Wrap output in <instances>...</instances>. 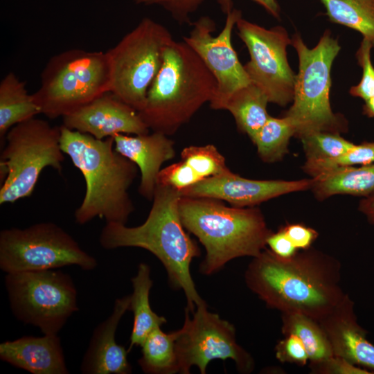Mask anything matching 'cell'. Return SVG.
Masks as SVG:
<instances>
[{
    "label": "cell",
    "instance_id": "obj_2",
    "mask_svg": "<svg viewBox=\"0 0 374 374\" xmlns=\"http://www.w3.org/2000/svg\"><path fill=\"white\" fill-rule=\"evenodd\" d=\"M179 192L157 185L152 205L145 222L129 227L106 222L99 237L105 249L139 247L154 255L164 266L172 287L182 290L190 314L204 301L199 295L190 274L194 258L200 256L196 242L186 233L179 216Z\"/></svg>",
    "mask_w": 374,
    "mask_h": 374
},
{
    "label": "cell",
    "instance_id": "obj_12",
    "mask_svg": "<svg viewBox=\"0 0 374 374\" xmlns=\"http://www.w3.org/2000/svg\"><path fill=\"white\" fill-rule=\"evenodd\" d=\"M185 310V320L177 330L176 351L178 373L188 374L196 366L202 374L213 360L232 359L238 371L250 373L255 367L252 356L236 341L233 324L208 310L205 301L198 305L190 317Z\"/></svg>",
    "mask_w": 374,
    "mask_h": 374
},
{
    "label": "cell",
    "instance_id": "obj_11",
    "mask_svg": "<svg viewBox=\"0 0 374 374\" xmlns=\"http://www.w3.org/2000/svg\"><path fill=\"white\" fill-rule=\"evenodd\" d=\"M97 265L94 257L53 222L37 223L24 229L12 227L0 232V268L6 273L70 265L91 271Z\"/></svg>",
    "mask_w": 374,
    "mask_h": 374
},
{
    "label": "cell",
    "instance_id": "obj_7",
    "mask_svg": "<svg viewBox=\"0 0 374 374\" xmlns=\"http://www.w3.org/2000/svg\"><path fill=\"white\" fill-rule=\"evenodd\" d=\"M107 91L110 70L107 53L73 48L50 58L33 96L41 114L53 119L77 111Z\"/></svg>",
    "mask_w": 374,
    "mask_h": 374
},
{
    "label": "cell",
    "instance_id": "obj_37",
    "mask_svg": "<svg viewBox=\"0 0 374 374\" xmlns=\"http://www.w3.org/2000/svg\"><path fill=\"white\" fill-rule=\"evenodd\" d=\"M281 227L298 250L310 248L319 235L315 229L303 224H287Z\"/></svg>",
    "mask_w": 374,
    "mask_h": 374
},
{
    "label": "cell",
    "instance_id": "obj_18",
    "mask_svg": "<svg viewBox=\"0 0 374 374\" xmlns=\"http://www.w3.org/2000/svg\"><path fill=\"white\" fill-rule=\"evenodd\" d=\"M130 295L116 299L111 314L94 329L82 358L80 371L84 374H128L132 366L125 348L115 339L118 325L129 310Z\"/></svg>",
    "mask_w": 374,
    "mask_h": 374
},
{
    "label": "cell",
    "instance_id": "obj_13",
    "mask_svg": "<svg viewBox=\"0 0 374 374\" xmlns=\"http://www.w3.org/2000/svg\"><path fill=\"white\" fill-rule=\"evenodd\" d=\"M236 26L249 53L244 67L251 82L266 93L269 103L285 107L292 102L296 74L287 60L292 40L287 30L282 26L267 29L242 17Z\"/></svg>",
    "mask_w": 374,
    "mask_h": 374
},
{
    "label": "cell",
    "instance_id": "obj_14",
    "mask_svg": "<svg viewBox=\"0 0 374 374\" xmlns=\"http://www.w3.org/2000/svg\"><path fill=\"white\" fill-rule=\"evenodd\" d=\"M241 17L239 10H229L222 30L216 36L212 35L215 30L213 20L202 17L193 23L189 35L184 37V41L198 55L216 80V91L209 103L215 110L224 109L233 93L251 83L231 42L233 27Z\"/></svg>",
    "mask_w": 374,
    "mask_h": 374
},
{
    "label": "cell",
    "instance_id": "obj_17",
    "mask_svg": "<svg viewBox=\"0 0 374 374\" xmlns=\"http://www.w3.org/2000/svg\"><path fill=\"white\" fill-rule=\"evenodd\" d=\"M319 322L334 355L374 371V345L357 323L354 303L348 294Z\"/></svg>",
    "mask_w": 374,
    "mask_h": 374
},
{
    "label": "cell",
    "instance_id": "obj_8",
    "mask_svg": "<svg viewBox=\"0 0 374 374\" xmlns=\"http://www.w3.org/2000/svg\"><path fill=\"white\" fill-rule=\"evenodd\" d=\"M60 136V127L35 117L8 132L0 157L1 205L30 196L45 168L62 171Z\"/></svg>",
    "mask_w": 374,
    "mask_h": 374
},
{
    "label": "cell",
    "instance_id": "obj_10",
    "mask_svg": "<svg viewBox=\"0 0 374 374\" xmlns=\"http://www.w3.org/2000/svg\"><path fill=\"white\" fill-rule=\"evenodd\" d=\"M5 286L15 317L44 334H57L78 310L75 285L61 271L6 273Z\"/></svg>",
    "mask_w": 374,
    "mask_h": 374
},
{
    "label": "cell",
    "instance_id": "obj_30",
    "mask_svg": "<svg viewBox=\"0 0 374 374\" xmlns=\"http://www.w3.org/2000/svg\"><path fill=\"white\" fill-rule=\"evenodd\" d=\"M307 162L334 159L346 154L354 145L340 134L318 132L301 139Z\"/></svg>",
    "mask_w": 374,
    "mask_h": 374
},
{
    "label": "cell",
    "instance_id": "obj_21",
    "mask_svg": "<svg viewBox=\"0 0 374 374\" xmlns=\"http://www.w3.org/2000/svg\"><path fill=\"white\" fill-rule=\"evenodd\" d=\"M312 179L310 190L317 199L335 195L366 197L374 193V165L343 166Z\"/></svg>",
    "mask_w": 374,
    "mask_h": 374
},
{
    "label": "cell",
    "instance_id": "obj_23",
    "mask_svg": "<svg viewBox=\"0 0 374 374\" xmlns=\"http://www.w3.org/2000/svg\"><path fill=\"white\" fill-rule=\"evenodd\" d=\"M131 281L133 292L130 295L129 310L133 312L134 322L128 352L134 346H141L152 331L166 323V318L157 314L150 304V291L153 281L149 265L140 263Z\"/></svg>",
    "mask_w": 374,
    "mask_h": 374
},
{
    "label": "cell",
    "instance_id": "obj_27",
    "mask_svg": "<svg viewBox=\"0 0 374 374\" xmlns=\"http://www.w3.org/2000/svg\"><path fill=\"white\" fill-rule=\"evenodd\" d=\"M281 331L294 335L303 344L309 362H317L332 355L328 339L319 322L302 313L281 312Z\"/></svg>",
    "mask_w": 374,
    "mask_h": 374
},
{
    "label": "cell",
    "instance_id": "obj_36",
    "mask_svg": "<svg viewBox=\"0 0 374 374\" xmlns=\"http://www.w3.org/2000/svg\"><path fill=\"white\" fill-rule=\"evenodd\" d=\"M204 0H134L136 4L159 5L170 12L180 24L190 21L189 15L195 12Z\"/></svg>",
    "mask_w": 374,
    "mask_h": 374
},
{
    "label": "cell",
    "instance_id": "obj_32",
    "mask_svg": "<svg viewBox=\"0 0 374 374\" xmlns=\"http://www.w3.org/2000/svg\"><path fill=\"white\" fill-rule=\"evenodd\" d=\"M372 48L369 42L363 38L356 53L358 64L362 69V77L359 84L352 87L349 91L353 96L364 101L374 97V66L371 58Z\"/></svg>",
    "mask_w": 374,
    "mask_h": 374
},
{
    "label": "cell",
    "instance_id": "obj_26",
    "mask_svg": "<svg viewBox=\"0 0 374 374\" xmlns=\"http://www.w3.org/2000/svg\"><path fill=\"white\" fill-rule=\"evenodd\" d=\"M329 19L360 33L374 48V0H320Z\"/></svg>",
    "mask_w": 374,
    "mask_h": 374
},
{
    "label": "cell",
    "instance_id": "obj_9",
    "mask_svg": "<svg viewBox=\"0 0 374 374\" xmlns=\"http://www.w3.org/2000/svg\"><path fill=\"white\" fill-rule=\"evenodd\" d=\"M173 39L163 25L144 18L114 47L106 51L110 92L138 112L161 66L166 46Z\"/></svg>",
    "mask_w": 374,
    "mask_h": 374
},
{
    "label": "cell",
    "instance_id": "obj_34",
    "mask_svg": "<svg viewBox=\"0 0 374 374\" xmlns=\"http://www.w3.org/2000/svg\"><path fill=\"white\" fill-rule=\"evenodd\" d=\"M276 357L283 363L305 366L309 361L308 352L302 341L294 335H285L275 347Z\"/></svg>",
    "mask_w": 374,
    "mask_h": 374
},
{
    "label": "cell",
    "instance_id": "obj_1",
    "mask_svg": "<svg viewBox=\"0 0 374 374\" xmlns=\"http://www.w3.org/2000/svg\"><path fill=\"white\" fill-rule=\"evenodd\" d=\"M339 261L312 248L280 258L267 247L248 265V288L266 305L296 312L319 321L343 299Z\"/></svg>",
    "mask_w": 374,
    "mask_h": 374
},
{
    "label": "cell",
    "instance_id": "obj_28",
    "mask_svg": "<svg viewBox=\"0 0 374 374\" xmlns=\"http://www.w3.org/2000/svg\"><path fill=\"white\" fill-rule=\"evenodd\" d=\"M294 134V127L287 118L269 116L253 143L264 162L274 163L282 160L288 153L289 142Z\"/></svg>",
    "mask_w": 374,
    "mask_h": 374
},
{
    "label": "cell",
    "instance_id": "obj_3",
    "mask_svg": "<svg viewBox=\"0 0 374 374\" xmlns=\"http://www.w3.org/2000/svg\"><path fill=\"white\" fill-rule=\"evenodd\" d=\"M60 128L61 148L86 184L82 202L74 213L75 222L84 224L98 217L125 224L134 210L128 190L137 176V166L115 150L114 137L100 140L63 125Z\"/></svg>",
    "mask_w": 374,
    "mask_h": 374
},
{
    "label": "cell",
    "instance_id": "obj_22",
    "mask_svg": "<svg viewBox=\"0 0 374 374\" xmlns=\"http://www.w3.org/2000/svg\"><path fill=\"white\" fill-rule=\"evenodd\" d=\"M41 114L33 94H29L25 82L9 72L0 83V143L4 145L8 132L15 125Z\"/></svg>",
    "mask_w": 374,
    "mask_h": 374
},
{
    "label": "cell",
    "instance_id": "obj_25",
    "mask_svg": "<svg viewBox=\"0 0 374 374\" xmlns=\"http://www.w3.org/2000/svg\"><path fill=\"white\" fill-rule=\"evenodd\" d=\"M177 330L165 332L161 328L152 331L140 346L141 357L138 362L145 373H178L176 351Z\"/></svg>",
    "mask_w": 374,
    "mask_h": 374
},
{
    "label": "cell",
    "instance_id": "obj_20",
    "mask_svg": "<svg viewBox=\"0 0 374 374\" xmlns=\"http://www.w3.org/2000/svg\"><path fill=\"white\" fill-rule=\"evenodd\" d=\"M2 361L33 374H68L57 334L24 336L0 344Z\"/></svg>",
    "mask_w": 374,
    "mask_h": 374
},
{
    "label": "cell",
    "instance_id": "obj_24",
    "mask_svg": "<svg viewBox=\"0 0 374 374\" xmlns=\"http://www.w3.org/2000/svg\"><path fill=\"white\" fill-rule=\"evenodd\" d=\"M268 103L266 93L251 82L233 93L224 109L232 114L238 128L253 142L269 117L267 111Z\"/></svg>",
    "mask_w": 374,
    "mask_h": 374
},
{
    "label": "cell",
    "instance_id": "obj_41",
    "mask_svg": "<svg viewBox=\"0 0 374 374\" xmlns=\"http://www.w3.org/2000/svg\"><path fill=\"white\" fill-rule=\"evenodd\" d=\"M363 113L368 117H374V97L364 101Z\"/></svg>",
    "mask_w": 374,
    "mask_h": 374
},
{
    "label": "cell",
    "instance_id": "obj_35",
    "mask_svg": "<svg viewBox=\"0 0 374 374\" xmlns=\"http://www.w3.org/2000/svg\"><path fill=\"white\" fill-rule=\"evenodd\" d=\"M309 368L314 374H371L361 366H357L346 359L331 355L317 362H310Z\"/></svg>",
    "mask_w": 374,
    "mask_h": 374
},
{
    "label": "cell",
    "instance_id": "obj_6",
    "mask_svg": "<svg viewBox=\"0 0 374 374\" xmlns=\"http://www.w3.org/2000/svg\"><path fill=\"white\" fill-rule=\"evenodd\" d=\"M291 40L299 57V72L292 105L284 116L294 126V136L301 139L314 132H346L345 118L332 112L330 102L331 68L341 50L337 39L326 30L312 48L306 46L298 33Z\"/></svg>",
    "mask_w": 374,
    "mask_h": 374
},
{
    "label": "cell",
    "instance_id": "obj_19",
    "mask_svg": "<svg viewBox=\"0 0 374 374\" xmlns=\"http://www.w3.org/2000/svg\"><path fill=\"white\" fill-rule=\"evenodd\" d=\"M114 141L115 150L134 163L140 170L139 193L148 200H152L163 163L175 156V142L157 132L133 136L118 134Z\"/></svg>",
    "mask_w": 374,
    "mask_h": 374
},
{
    "label": "cell",
    "instance_id": "obj_16",
    "mask_svg": "<svg viewBox=\"0 0 374 374\" xmlns=\"http://www.w3.org/2000/svg\"><path fill=\"white\" fill-rule=\"evenodd\" d=\"M62 118L67 128L100 140L118 134L136 135L150 131L139 112L110 91Z\"/></svg>",
    "mask_w": 374,
    "mask_h": 374
},
{
    "label": "cell",
    "instance_id": "obj_39",
    "mask_svg": "<svg viewBox=\"0 0 374 374\" xmlns=\"http://www.w3.org/2000/svg\"><path fill=\"white\" fill-rule=\"evenodd\" d=\"M226 14L232 9V0H216ZM261 5L270 15L278 18L280 7L276 0H253Z\"/></svg>",
    "mask_w": 374,
    "mask_h": 374
},
{
    "label": "cell",
    "instance_id": "obj_29",
    "mask_svg": "<svg viewBox=\"0 0 374 374\" xmlns=\"http://www.w3.org/2000/svg\"><path fill=\"white\" fill-rule=\"evenodd\" d=\"M181 160L189 166L201 181L231 172L224 156L215 145L211 144L185 148L181 153Z\"/></svg>",
    "mask_w": 374,
    "mask_h": 374
},
{
    "label": "cell",
    "instance_id": "obj_38",
    "mask_svg": "<svg viewBox=\"0 0 374 374\" xmlns=\"http://www.w3.org/2000/svg\"><path fill=\"white\" fill-rule=\"evenodd\" d=\"M267 246L276 256L287 258L294 256L298 250L282 227L274 233L271 232L267 240Z\"/></svg>",
    "mask_w": 374,
    "mask_h": 374
},
{
    "label": "cell",
    "instance_id": "obj_33",
    "mask_svg": "<svg viewBox=\"0 0 374 374\" xmlns=\"http://www.w3.org/2000/svg\"><path fill=\"white\" fill-rule=\"evenodd\" d=\"M200 181L189 166L181 160L161 170L157 185L169 187L180 193Z\"/></svg>",
    "mask_w": 374,
    "mask_h": 374
},
{
    "label": "cell",
    "instance_id": "obj_31",
    "mask_svg": "<svg viewBox=\"0 0 374 374\" xmlns=\"http://www.w3.org/2000/svg\"><path fill=\"white\" fill-rule=\"evenodd\" d=\"M374 165V141L355 144L344 155L326 161L305 162L303 170L312 178L333 169L348 166Z\"/></svg>",
    "mask_w": 374,
    "mask_h": 374
},
{
    "label": "cell",
    "instance_id": "obj_5",
    "mask_svg": "<svg viewBox=\"0 0 374 374\" xmlns=\"http://www.w3.org/2000/svg\"><path fill=\"white\" fill-rule=\"evenodd\" d=\"M216 80L198 55L184 42L172 39L139 112L153 132L174 134L213 99Z\"/></svg>",
    "mask_w": 374,
    "mask_h": 374
},
{
    "label": "cell",
    "instance_id": "obj_40",
    "mask_svg": "<svg viewBox=\"0 0 374 374\" xmlns=\"http://www.w3.org/2000/svg\"><path fill=\"white\" fill-rule=\"evenodd\" d=\"M358 209L371 224H374V193L361 199Z\"/></svg>",
    "mask_w": 374,
    "mask_h": 374
},
{
    "label": "cell",
    "instance_id": "obj_4",
    "mask_svg": "<svg viewBox=\"0 0 374 374\" xmlns=\"http://www.w3.org/2000/svg\"><path fill=\"white\" fill-rule=\"evenodd\" d=\"M178 205L184 228L206 250L199 265L205 275L219 271L234 258L258 256L272 232L255 206H227L213 198L185 196H180Z\"/></svg>",
    "mask_w": 374,
    "mask_h": 374
},
{
    "label": "cell",
    "instance_id": "obj_15",
    "mask_svg": "<svg viewBox=\"0 0 374 374\" xmlns=\"http://www.w3.org/2000/svg\"><path fill=\"white\" fill-rule=\"evenodd\" d=\"M312 179L257 180L232 172L204 179L186 188L181 196L209 197L235 207H254L285 194L310 189Z\"/></svg>",
    "mask_w": 374,
    "mask_h": 374
}]
</instances>
